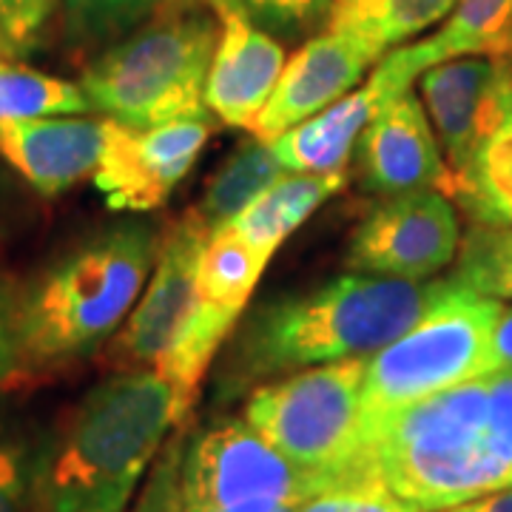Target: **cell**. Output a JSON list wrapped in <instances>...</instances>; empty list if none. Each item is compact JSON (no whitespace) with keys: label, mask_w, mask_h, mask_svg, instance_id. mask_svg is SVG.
<instances>
[{"label":"cell","mask_w":512,"mask_h":512,"mask_svg":"<svg viewBox=\"0 0 512 512\" xmlns=\"http://www.w3.org/2000/svg\"><path fill=\"white\" fill-rule=\"evenodd\" d=\"M208 237L211 228L197 211H188L165 231L146 293L103 356L114 370H157L188 404L197 402L202 376L239 319V313L202 299L197 271Z\"/></svg>","instance_id":"cell-6"},{"label":"cell","mask_w":512,"mask_h":512,"mask_svg":"<svg viewBox=\"0 0 512 512\" xmlns=\"http://www.w3.org/2000/svg\"><path fill=\"white\" fill-rule=\"evenodd\" d=\"M214 12L231 9L268 35L293 40L313 37L319 26H328L333 0H205Z\"/></svg>","instance_id":"cell-28"},{"label":"cell","mask_w":512,"mask_h":512,"mask_svg":"<svg viewBox=\"0 0 512 512\" xmlns=\"http://www.w3.org/2000/svg\"><path fill=\"white\" fill-rule=\"evenodd\" d=\"M220 37L205 83L208 111L231 128H251L288 63L282 40L231 9H220Z\"/></svg>","instance_id":"cell-16"},{"label":"cell","mask_w":512,"mask_h":512,"mask_svg":"<svg viewBox=\"0 0 512 512\" xmlns=\"http://www.w3.org/2000/svg\"><path fill=\"white\" fill-rule=\"evenodd\" d=\"M387 100L393 97L370 77L365 89L345 94L316 117L279 134L271 143L276 160L296 174H345L362 131Z\"/></svg>","instance_id":"cell-18"},{"label":"cell","mask_w":512,"mask_h":512,"mask_svg":"<svg viewBox=\"0 0 512 512\" xmlns=\"http://www.w3.org/2000/svg\"><path fill=\"white\" fill-rule=\"evenodd\" d=\"M504 60H507V66H510V72H512V40H510V49H507V55H504Z\"/></svg>","instance_id":"cell-35"},{"label":"cell","mask_w":512,"mask_h":512,"mask_svg":"<svg viewBox=\"0 0 512 512\" xmlns=\"http://www.w3.org/2000/svg\"><path fill=\"white\" fill-rule=\"evenodd\" d=\"M214 131L211 120L131 128L111 120L94 185L111 211L146 214L165 205L188 177Z\"/></svg>","instance_id":"cell-11"},{"label":"cell","mask_w":512,"mask_h":512,"mask_svg":"<svg viewBox=\"0 0 512 512\" xmlns=\"http://www.w3.org/2000/svg\"><path fill=\"white\" fill-rule=\"evenodd\" d=\"M379 60L382 55L376 49L345 32L325 29L322 35L308 37L285 63L276 89L254 120V137L262 143H274L279 134L311 120L350 94Z\"/></svg>","instance_id":"cell-13"},{"label":"cell","mask_w":512,"mask_h":512,"mask_svg":"<svg viewBox=\"0 0 512 512\" xmlns=\"http://www.w3.org/2000/svg\"><path fill=\"white\" fill-rule=\"evenodd\" d=\"M46 433L0 416V512H32Z\"/></svg>","instance_id":"cell-27"},{"label":"cell","mask_w":512,"mask_h":512,"mask_svg":"<svg viewBox=\"0 0 512 512\" xmlns=\"http://www.w3.org/2000/svg\"><path fill=\"white\" fill-rule=\"evenodd\" d=\"M220 18L205 0H180L100 49L80 74L89 106L131 128L211 120L205 83Z\"/></svg>","instance_id":"cell-5"},{"label":"cell","mask_w":512,"mask_h":512,"mask_svg":"<svg viewBox=\"0 0 512 512\" xmlns=\"http://www.w3.org/2000/svg\"><path fill=\"white\" fill-rule=\"evenodd\" d=\"M387 490L439 512L512 487V370L444 387L365 427Z\"/></svg>","instance_id":"cell-2"},{"label":"cell","mask_w":512,"mask_h":512,"mask_svg":"<svg viewBox=\"0 0 512 512\" xmlns=\"http://www.w3.org/2000/svg\"><path fill=\"white\" fill-rule=\"evenodd\" d=\"M137 512H140V510H137Z\"/></svg>","instance_id":"cell-36"},{"label":"cell","mask_w":512,"mask_h":512,"mask_svg":"<svg viewBox=\"0 0 512 512\" xmlns=\"http://www.w3.org/2000/svg\"><path fill=\"white\" fill-rule=\"evenodd\" d=\"M493 367L512 370V308H504L493 328Z\"/></svg>","instance_id":"cell-33"},{"label":"cell","mask_w":512,"mask_h":512,"mask_svg":"<svg viewBox=\"0 0 512 512\" xmlns=\"http://www.w3.org/2000/svg\"><path fill=\"white\" fill-rule=\"evenodd\" d=\"M356 171L367 191L407 194L441 191L453 194V174L441 154L436 131L416 94L387 100L356 143Z\"/></svg>","instance_id":"cell-12"},{"label":"cell","mask_w":512,"mask_h":512,"mask_svg":"<svg viewBox=\"0 0 512 512\" xmlns=\"http://www.w3.org/2000/svg\"><path fill=\"white\" fill-rule=\"evenodd\" d=\"M282 174L285 171L276 160L271 143H262L254 137L251 143H242L228 157V163L214 174L194 211L211 231H217L234 220L239 211H245Z\"/></svg>","instance_id":"cell-22"},{"label":"cell","mask_w":512,"mask_h":512,"mask_svg":"<svg viewBox=\"0 0 512 512\" xmlns=\"http://www.w3.org/2000/svg\"><path fill=\"white\" fill-rule=\"evenodd\" d=\"M151 222L128 220L80 239L23 285L20 342L26 382L80 365L128 319L157 262Z\"/></svg>","instance_id":"cell-4"},{"label":"cell","mask_w":512,"mask_h":512,"mask_svg":"<svg viewBox=\"0 0 512 512\" xmlns=\"http://www.w3.org/2000/svg\"><path fill=\"white\" fill-rule=\"evenodd\" d=\"M458 248V217L447 194H390L353 231L348 268L356 274L427 282L456 259Z\"/></svg>","instance_id":"cell-10"},{"label":"cell","mask_w":512,"mask_h":512,"mask_svg":"<svg viewBox=\"0 0 512 512\" xmlns=\"http://www.w3.org/2000/svg\"><path fill=\"white\" fill-rule=\"evenodd\" d=\"M365 365L367 359H345L256 384L242 419L305 470L350 481L382 478L367 450Z\"/></svg>","instance_id":"cell-7"},{"label":"cell","mask_w":512,"mask_h":512,"mask_svg":"<svg viewBox=\"0 0 512 512\" xmlns=\"http://www.w3.org/2000/svg\"><path fill=\"white\" fill-rule=\"evenodd\" d=\"M140 512H222L214 510V507H202V504H185L180 501L177 495H174V487H171V481H168V473H165V467L160 464L157 467V473L151 478V484H148L146 495H143V501H140ZM282 512H293V510H282Z\"/></svg>","instance_id":"cell-32"},{"label":"cell","mask_w":512,"mask_h":512,"mask_svg":"<svg viewBox=\"0 0 512 512\" xmlns=\"http://www.w3.org/2000/svg\"><path fill=\"white\" fill-rule=\"evenodd\" d=\"M501 311V299L481 296L456 282L413 328L367 356L365 427L390 410L495 370L490 348Z\"/></svg>","instance_id":"cell-8"},{"label":"cell","mask_w":512,"mask_h":512,"mask_svg":"<svg viewBox=\"0 0 512 512\" xmlns=\"http://www.w3.org/2000/svg\"><path fill=\"white\" fill-rule=\"evenodd\" d=\"M453 279L481 296L512 299V225H473L458 248Z\"/></svg>","instance_id":"cell-26"},{"label":"cell","mask_w":512,"mask_h":512,"mask_svg":"<svg viewBox=\"0 0 512 512\" xmlns=\"http://www.w3.org/2000/svg\"><path fill=\"white\" fill-rule=\"evenodd\" d=\"M439 512H512V487L510 490H498V493L478 495L473 501H464V504Z\"/></svg>","instance_id":"cell-34"},{"label":"cell","mask_w":512,"mask_h":512,"mask_svg":"<svg viewBox=\"0 0 512 512\" xmlns=\"http://www.w3.org/2000/svg\"><path fill=\"white\" fill-rule=\"evenodd\" d=\"M268 262L271 259L254 251L228 225L211 231V237L202 248L200 271H197L202 299L242 316Z\"/></svg>","instance_id":"cell-23"},{"label":"cell","mask_w":512,"mask_h":512,"mask_svg":"<svg viewBox=\"0 0 512 512\" xmlns=\"http://www.w3.org/2000/svg\"><path fill=\"white\" fill-rule=\"evenodd\" d=\"M453 285V276L410 282L353 271L268 299L234 333L217 399H239L248 387L296 370L367 359L413 328Z\"/></svg>","instance_id":"cell-1"},{"label":"cell","mask_w":512,"mask_h":512,"mask_svg":"<svg viewBox=\"0 0 512 512\" xmlns=\"http://www.w3.org/2000/svg\"><path fill=\"white\" fill-rule=\"evenodd\" d=\"M20 305H23V282L0 268V390H12L26 382Z\"/></svg>","instance_id":"cell-30"},{"label":"cell","mask_w":512,"mask_h":512,"mask_svg":"<svg viewBox=\"0 0 512 512\" xmlns=\"http://www.w3.org/2000/svg\"><path fill=\"white\" fill-rule=\"evenodd\" d=\"M163 467L180 501L222 512L296 510L325 490L359 484L293 464L245 419L205 427L183 447H174Z\"/></svg>","instance_id":"cell-9"},{"label":"cell","mask_w":512,"mask_h":512,"mask_svg":"<svg viewBox=\"0 0 512 512\" xmlns=\"http://www.w3.org/2000/svg\"><path fill=\"white\" fill-rule=\"evenodd\" d=\"M293 512H416L387 490L382 478L333 487L302 501Z\"/></svg>","instance_id":"cell-31"},{"label":"cell","mask_w":512,"mask_h":512,"mask_svg":"<svg viewBox=\"0 0 512 512\" xmlns=\"http://www.w3.org/2000/svg\"><path fill=\"white\" fill-rule=\"evenodd\" d=\"M450 197L476 225H512V86L493 126L481 134L467 163L453 174Z\"/></svg>","instance_id":"cell-19"},{"label":"cell","mask_w":512,"mask_h":512,"mask_svg":"<svg viewBox=\"0 0 512 512\" xmlns=\"http://www.w3.org/2000/svg\"><path fill=\"white\" fill-rule=\"evenodd\" d=\"M512 72L504 57H456L419 74L421 106L427 111L441 154L456 174L481 134L493 126Z\"/></svg>","instance_id":"cell-14"},{"label":"cell","mask_w":512,"mask_h":512,"mask_svg":"<svg viewBox=\"0 0 512 512\" xmlns=\"http://www.w3.org/2000/svg\"><path fill=\"white\" fill-rule=\"evenodd\" d=\"M63 0H0V60H26L46 43Z\"/></svg>","instance_id":"cell-29"},{"label":"cell","mask_w":512,"mask_h":512,"mask_svg":"<svg viewBox=\"0 0 512 512\" xmlns=\"http://www.w3.org/2000/svg\"><path fill=\"white\" fill-rule=\"evenodd\" d=\"M512 40V0H458L433 37L399 46L376 63L370 77L390 97L404 94L421 72L456 57H504Z\"/></svg>","instance_id":"cell-17"},{"label":"cell","mask_w":512,"mask_h":512,"mask_svg":"<svg viewBox=\"0 0 512 512\" xmlns=\"http://www.w3.org/2000/svg\"><path fill=\"white\" fill-rule=\"evenodd\" d=\"M458 0H333L328 29L387 55L444 20Z\"/></svg>","instance_id":"cell-21"},{"label":"cell","mask_w":512,"mask_h":512,"mask_svg":"<svg viewBox=\"0 0 512 512\" xmlns=\"http://www.w3.org/2000/svg\"><path fill=\"white\" fill-rule=\"evenodd\" d=\"M109 117H37L0 126V157L43 197H57L94 177Z\"/></svg>","instance_id":"cell-15"},{"label":"cell","mask_w":512,"mask_h":512,"mask_svg":"<svg viewBox=\"0 0 512 512\" xmlns=\"http://www.w3.org/2000/svg\"><path fill=\"white\" fill-rule=\"evenodd\" d=\"M342 185L345 174H282L245 211H239L228 228L265 259H271L319 205L342 191Z\"/></svg>","instance_id":"cell-20"},{"label":"cell","mask_w":512,"mask_h":512,"mask_svg":"<svg viewBox=\"0 0 512 512\" xmlns=\"http://www.w3.org/2000/svg\"><path fill=\"white\" fill-rule=\"evenodd\" d=\"M191 407L157 370H114L46 433L32 512H123Z\"/></svg>","instance_id":"cell-3"},{"label":"cell","mask_w":512,"mask_h":512,"mask_svg":"<svg viewBox=\"0 0 512 512\" xmlns=\"http://www.w3.org/2000/svg\"><path fill=\"white\" fill-rule=\"evenodd\" d=\"M89 111L92 106L80 86L23 60H0V126Z\"/></svg>","instance_id":"cell-24"},{"label":"cell","mask_w":512,"mask_h":512,"mask_svg":"<svg viewBox=\"0 0 512 512\" xmlns=\"http://www.w3.org/2000/svg\"><path fill=\"white\" fill-rule=\"evenodd\" d=\"M180 0H63V37L74 49H106Z\"/></svg>","instance_id":"cell-25"}]
</instances>
